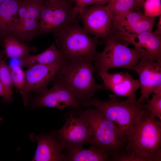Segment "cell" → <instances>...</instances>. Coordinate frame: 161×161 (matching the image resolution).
<instances>
[{
    "mask_svg": "<svg viewBox=\"0 0 161 161\" xmlns=\"http://www.w3.org/2000/svg\"><path fill=\"white\" fill-rule=\"evenodd\" d=\"M159 20L157 24L156 30L153 31V33L156 35L161 36V15L159 16Z\"/></svg>",
    "mask_w": 161,
    "mask_h": 161,
    "instance_id": "30",
    "label": "cell"
},
{
    "mask_svg": "<svg viewBox=\"0 0 161 161\" xmlns=\"http://www.w3.org/2000/svg\"><path fill=\"white\" fill-rule=\"evenodd\" d=\"M143 104L144 109L153 116L161 120V88L153 93L152 98L146 100Z\"/></svg>",
    "mask_w": 161,
    "mask_h": 161,
    "instance_id": "25",
    "label": "cell"
},
{
    "mask_svg": "<svg viewBox=\"0 0 161 161\" xmlns=\"http://www.w3.org/2000/svg\"><path fill=\"white\" fill-rule=\"evenodd\" d=\"M109 96V99L106 101L91 98L82 103L80 106L97 108L124 134L127 139L137 117L144 110L143 104L139 103L138 100L127 98L120 100L113 94Z\"/></svg>",
    "mask_w": 161,
    "mask_h": 161,
    "instance_id": "4",
    "label": "cell"
},
{
    "mask_svg": "<svg viewBox=\"0 0 161 161\" xmlns=\"http://www.w3.org/2000/svg\"><path fill=\"white\" fill-rule=\"evenodd\" d=\"M75 5L62 0H44L41 5L37 36L57 33L78 21Z\"/></svg>",
    "mask_w": 161,
    "mask_h": 161,
    "instance_id": "7",
    "label": "cell"
},
{
    "mask_svg": "<svg viewBox=\"0 0 161 161\" xmlns=\"http://www.w3.org/2000/svg\"><path fill=\"white\" fill-rule=\"evenodd\" d=\"M52 133L58 140L62 150H71L92 143V132L86 120L80 115L74 116L72 112L62 127Z\"/></svg>",
    "mask_w": 161,
    "mask_h": 161,
    "instance_id": "8",
    "label": "cell"
},
{
    "mask_svg": "<svg viewBox=\"0 0 161 161\" xmlns=\"http://www.w3.org/2000/svg\"><path fill=\"white\" fill-rule=\"evenodd\" d=\"M134 10L140 11L143 9V6L145 0H134Z\"/></svg>",
    "mask_w": 161,
    "mask_h": 161,
    "instance_id": "29",
    "label": "cell"
},
{
    "mask_svg": "<svg viewBox=\"0 0 161 161\" xmlns=\"http://www.w3.org/2000/svg\"><path fill=\"white\" fill-rule=\"evenodd\" d=\"M93 0H75V6L79 11V16L85 7L91 5Z\"/></svg>",
    "mask_w": 161,
    "mask_h": 161,
    "instance_id": "28",
    "label": "cell"
},
{
    "mask_svg": "<svg viewBox=\"0 0 161 161\" xmlns=\"http://www.w3.org/2000/svg\"><path fill=\"white\" fill-rule=\"evenodd\" d=\"M106 6L111 14L112 20L121 18L134 10V0H108Z\"/></svg>",
    "mask_w": 161,
    "mask_h": 161,
    "instance_id": "23",
    "label": "cell"
},
{
    "mask_svg": "<svg viewBox=\"0 0 161 161\" xmlns=\"http://www.w3.org/2000/svg\"><path fill=\"white\" fill-rule=\"evenodd\" d=\"M145 16L156 17L161 15V0H145L143 6Z\"/></svg>",
    "mask_w": 161,
    "mask_h": 161,
    "instance_id": "26",
    "label": "cell"
},
{
    "mask_svg": "<svg viewBox=\"0 0 161 161\" xmlns=\"http://www.w3.org/2000/svg\"><path fill=\"white\" fill-rule=\"evenodd\" d=\"M84 30L105 41L109 34L112 17L106 5L92 4L84 8L79 16Z\"/></svg>",
    "mask_w": 161,
    "mask_h": 161,
    "instance_id": "10",
    "label": "cell"
},
{
    "mask_svg": "<svg viewBox=\"0 0 161 161\" xmlns=\"http://www.w3.org/2000/svg\"><path fill=\"white\" fill-rule=\"evenodd\" d=\"M156 18L147 16L140 11H131L121 18L112 20L109 35L120 41L129 35L153 31Z\"/></svg>",
    "mask_w": 161,
    "mask_h": 161,
    "instance_id": "9",
    "label": "cell"
},
{
    "mask_svg": "<svg viewBox=\"0 0 161 161\" xmlns=\"http://www.w3.org/2000/svg\"><path fill=\"white\" fill-rule=\"evenodd\" d=\"M120 42L127 46L133 45L148 60L161 64V36L156 35L153 31L129 35Z\"/></svg>",
    "mask_w": 161,
    "mask_h": 161,
    "instance_id": "15",
    "label": "cell"
},
{
    "mask_svg": "<svg viewBox=\"0 0 161 161\" xmlns=\"http://www.w3.org/2000/svg\"><path fill=\"white\" fill-rule=\"evenodd\" d=\"M66 60L51 64H37L27 67L24 72L26 91L28 97L32 92L39 94L47 91L48 86L55 79Z\"/></svg>",
    "mask_w": 161,
    "mask_h": 161,
    "instance_id": "12",
    "label": "cell"
},
{
    "mask_svg": "<svg viewBox=\"0 0 161 161\" xmlns=\"http://www.w3.org/2000/svg\"><path fill=\"white\" fill-rule=\"evenodd\" d=\"M54 35L56 45L66 60L94 58L97 45L102 43L98 39L90 36L78 21Z\"/></svg>",
    "mask_w": 161,
    "mask_h": 161,
    "instance_id": "5",
    "label": "cell"
},
{
    "mask_svg": "<svg viewBox=\"0 0 161 161\" xmlns=\"http://www.w3.org/2000/svg\"><path fill=\"white\" fill-rule=\"evenodd\" d=\"M98 76L103 81L104 89L109 90L117 97L137 100L135 93L140 88L139 80L134 79L129 73H110L106 72L100 73Z\"/></svg>",
    "mask_w": 161,
    "mask_h": 161,
    "instance_id": "14",
    "label": "cell"
},
{
    "mask_svg": "<svg viewBox=\"0 0 161 161\" xmlns=\"http://www.w3.org/2000/svg\"><path fill=\"white\" fill-rule=\"evenodd\" d=\"M65 1L75 5V0H62Z\"/></svg>",
    "mask_w": 161,
    "mask_h": 161,
    "instance_id": "33",
    "label": "cell"
},
{
    "mask_svg": "<svg viewBox=\"0 0 161 161\" xmlns=\"http://www.w3.org/2000/svg\"><path fill=\"white\" fill-rule=\"evenodd\" d=\"M94 58L66 60L55 79L70 91L81 103L91 99L97 91L104 89L94 76Z\"/></svg>",
    "mask_w": 161,
    "mask_h": 161,
    "instance_id": "2",
    "label": "cell"
},
{
    "mask_svg": "<svg viewBox=\"0 0 161 161\" xmlns=\"http://www.w3.org/2000/svg\"><path fill=\"white\" fill-rule=\"evenodd\" d=\"M79 112L92 131V146L108 155L111 159L124 148L125 135L97 108H89Z\"/></svg>",
    "mask_w": 161,
    "mask_h": 161,
    "instance_id": "3",
    "label": "cell"
},
{
    "mask_svg": "<svg viewBox=\"0 0 161 161\" xmlns=\"http://www.w3.org/2000/svg\"><path fill=\"white\" fill-rule=\"evenodd\" d=\"M20 0H6L0 4V46L17 24Z\"/></svg>",
    "mask_w": 161,
    "mask_h": 161,
    "instance_id": "17",
    "label": "cell"
},
{
    "mask_svg": "<svg viewBox=\"0 0 161 161\" xmlns=\"http://www.w3.org/2000/svg\"><path fill=\"white\" fill-rule=\"evenodd\" d=\"M43 1V0H28L27 17L39 21L41 6Z\"/></svg>",
    "mask_w": 161,
    "mask_h": 161,
    "instance_id": "27",
    "label": "cell"
},
{
    "mask_svg": "<svg viewBox=\"0 0 161 161\" xmlns=\"http://www.w3.org/2000/svg\"><path fill=\"white\" fill-rule=\"evenodd\" d=\"M39 21L27 17L18 23L9 34L10 35L22 43L30 41L37 36Z\"/></svg>",
    "mask_w": 161,
    "mask_h": 161,
    "instance_id": "21",
    "label": "cell"
},
{
    "mask_svg": "<svg viewBox=\"0 0 161 161\" xmlns=\"http://www.w3.org/2000/svg\"><path fill=\"white\" fill-rule=\"evenodd\" d=\"M139 78L140 96L138 102L143 103L150 95L161 88V64L142 58L133 70Z\"/></svg>",
    "mask_w": 161,
    "mask_h": 161,
    "instance_id": "13",
    "label": "cell"
},
{
    "mask_svg": "<svg viewBox=\"0 0 161 161\" xmlns=\"http://www.w3.org/2000/svg\"><path fill=\"white\" fill-rule=\"evenodd\" d=\"M64 155V161H106L111 160L108 155L93 146L87 149L82 147L69 150Z\"/></svg>",
    "mask_w": 161,
    "mask_h": 161,
    "instance_id": "20",
    "label": "cell"
},
{
    "mask_svg": "<svg viewBox=\"0 0 161 161\" xmlns=\"http://www.w3.org/2000/svg\"><path fill=\"white\" fill-rule=\"evenodd\" d=\"M81 103L61 83L54 79L52 87L44 92L38 94L32 100V109L47 107L58 109L62 112L71 107H80Z\"/></svg>",
    "mask_w": 161,
    "mask_h": 161,
    "instance_id": "11",
    "label": "cell"
},
{
    "mask_svg": "<svg viewBox=\"0 0 161 161\" xmlns=\"http://www.w3.org/2000/svg\"><path fill=\"white\" fill-rule=\"evenodd\" d=\"M11 78L13 86L16 89L17 92L21 95L24 105L28 104L29 97L26 91V78L24 71L21 66L16 65L10 66Z\"/></svg>",
    "mask_w": 161,
    "mask_h": 161,
    "instance_id": "24",
    "label": "cell"
},
{
    "mask_svg": "<svg viewBox=\"0 0 161 161\" xmlns=\"http://www.w3.org/2000/svg\"><path fill=\"white\" fill-rule=\"evenodd\" d=\"M161 120L144 109L137 117L123 149L146 161H161Z\"/></svg>",
    "mask_w": 161,
    "mask_h": 161,
    "instance_id": "1",
    "label": "cell"
},
{
    "mask_svg": "<svg viewBox=\"0 0 161 161\" xmlns=\"http://www.w3.org/2000/svg\"><path fill=\"white\" fill-rule=\"evenodd\" d=\"M4 53L0 51V80L4 87L5 96L2 102L12 103L13 99L12 95L13 87L10 66L6 63V58L4 57Z\"/></svg>",
    "mask_w": 161,
    "mask_h": 161,
    "instance_id": "22",
    "label": "cell"
},
{
    "mask_svg": "<svg viewBox=\"0 0 161 161\" xmlns=\"http://www.w3.org/2000/svg\"><path fill=\"white\" fill-rule=\"evenodd\" d=\"M5 0H0V4H1Z\"/></svg>",
    "mask_w": 161,
    "mask_h": 161,
    "instance_id": "35",
    "label": "cell"
},
{
    "mask_svg": "<svg viewBox=\"0 0 161 161\" xmlns=\"http://www.w3.org/2000/svg\"><path fill=\"white\" fill-rule=\"evenodd\" d=\"M66 59L57 47L55 42L43 52L38 54H29L20 60L21 66L27 67L37 64L49 65Z\"/></svg>",
    "mask_w": 161,
    "mask_h": 161,
    "instance_id": "18",
    "label": "cell"
},
{
    "mask_svg": "<svg viewBox=\"0 0 161 161\" xmlns=\"http://www.w3.org/2000/svg\"><path fill=\"white\" fill-rule=\"evenodd\" d=\"M2 47L4 48L2 52L5 55L6 58L20 59L30 53L35 52L37 50L35 47L21 42L9 35L4 38Z\"/></svg>",
    "mask_w": 161,
    "mask_h": 161,
    "instance_id": "19",
    "label": "cell"
},
{
    "mask_svg": "<svg viewBox=\"0 0 161 161\" xmlns=\"http://www.w3.org/2000/svg\"><path fill=\"white\" fill-rule=\"evenodd\" d=\"M30 137L32 142H37L35 154L32 161H64L63 150L58 140L52 132L39 134L32 133Z\"/></svg>",
    "mask_w": 161,
    "mask_h": 161,
    "instance_id": "16",
    "label": "cell"
},
{
    "mask_svg": "<svg viewBox=\"0 0 161 161\" xmlns=\"http://www.w3.org/2000/svg\"><path fill=\"white\" fill-rule=\"evenodd\" d=\"M101 52H97L94 59V72L99 73L118 68L133 70L143 54L134 47L129 48L109 35Z\"/></svg>",
    "mask_w": 161,
    "mask_h": 161,
    "instance_id": "6",
    "label": "cell"
},
{
    "mask_svg": "<svg viewBox=\"0 0 161 161\" xmlns=\"http://www.w3.org/2000/svg\"><path fill=\"white\" fill-rule=\"evenodd\" d=\"M3 120V118L0 117V123Z\"/></svg>",
    "mask_w": 161,
    "mask_h": 161,
    "instance_id": "34",
    "label": "cell"
},
{
    "mask_svg": "<svg viewBox=\"0 0 161 161\" xmlns=\"http://www.w3.org/2000/svg\"><path fill=\"white\" fill-rule=\"evenodd\" d=\"M5 96V90L4 87L0 80V97H1L3 99Z\"/></svg>",
    "mask_w": 161,
    "mask_h": 161,
    "instance_id": "32",
    "label": "cell"
},
{
    "mask_svg": "<svg viewBox=\"0 0 161 161\" xmlns=\"http://www.w3.org/2000/svg\"><path fill=\"white\" fill-rule=\"evenodd\" d=\"M108 0H93L92 4H99L102 5H104L107 4Z\"/></svg>",
    "mask_w": 161,
    "mask_h": 161,
    "instance_id": "31",
    "label": "cell"
}]
</instances>
